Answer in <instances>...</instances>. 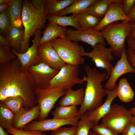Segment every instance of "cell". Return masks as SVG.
Returning <instances> with one entry per match:
<instances>
[{"label": "cell", "mask_w": 135, "mask_h": 135, "mask_svg": "<svg viewBox=\"0 0 135 135\" xmlns=\"http://www.w3.org/2000/svg\"><path fill=\"white\" fill-rule=\"evenodd\" d=\"M67 29L66 27L49 23L43 32L38 46L65 35Z\"/></svg>", "instance_id": "cell-20"}, {"label": "cell", "mask_w": 135, "mask_h": 135, "mask_svg": "<svg viewBox=\"0 0 135 135\" xmlns=\"http://www.w3.org/2000/svg\"><path fill=\"white\" fill-rule=\"evenodd\" d=\"M22 0H13L7 9L10 20L11 27H24L22 19Z\"/></svg>", "instance_id": "cell-21"}, {"label": "cell", "mask_w": 135, "mask_h": 135, "mask_svg": "<svg viewBox=\"0 0 135 135\" xmlns=\"http://www.w3.org/2000/svg\"><path fill=\"white\" fill-rule=\"evenodd\" d=\"M15 115L22 108L25 106L24 99L20 96H10L0 101Z\"/></svg>", "instance_id": "cell-31"}, {"label": "cell", "mask_w": 135, "mask_h": 135, "mask_svg": "<svg viewBox=\"0 0 135 135\" xmlns=\"http://www.w3.org/2000/svg\"><path fill=\"white\" fill-rule=\"evenodd\" d=\"M6 130L8 133L13 135H44L42 132L38 130H19L13 127Z\"/></svg>", "instance_id": "cell-36"}, {"label": "cell", "mask_w": 135, "mask_h": 135, "mask_svg": "<svg viewBox=\"0 0 135 135\" xmlns=\"http://www.w3.org/2000/svg\"><path fill=\"white\" fill-rule=\"evenodd\" d=\"M92 129L97 135H119L112 129L102 123L99 125H94Z\"/></svg>", "instance_id": "cell-35"}, {"label": "cell", "mask_w": 135, "mask_h": 135, "mask_svg": "<svg viewBox=\"0 0 135 135\" xmlns=\"http://www.w3.org/2000/svg\"><path fill=\"white\" fill-rule=\"evenodd\" d=\"M134 4L135 5V4Z\"/></svg>", "instance_id": "cell-51"}, {"label": "cell", "mask_w": 135, "mask_h": 135, "mask_svg": "<svg viewBox=\"0 0 135 135\" xmlns=\"http://www.w3.org/2000/svg\"><path fill=\"white\" fill-rule=\"evenodd\" d=\"M37 50L42 62L52 68L60 70L66 64L53 47L51 41L38 46Z\"/></svg>", "instance_id": "cell-16"}, {"label": "cell", "mask_w": 135, "mask_h": 135, "mask_svg": "<svg viewBox=\"0 0 135 135\" xmlns=\"http://www.w3.org/2000/svg\"><path fill=\"white\" fill-rule=\"evenodd\" d=\"M124 20L130 22L124 12L123 0H115L110 4L105 14L94 29L100 31L104 27L110 24Z\"/></svg>", "instance_id": "cell-13"}, {"label": "cell", "mask_w": 135, "mask_h": 135, "mask_svg": "<svg viewBox=\"0 0 135 135\" xmlns=\"http://www.w3.org/2000/svg\"><path fill=\"white\" fill-rule=\"evenodd\" d=\"M14 116L11 111L0 102V127L6 130L13 127Z\"/></svg>", "instance_id": "cell-30"}, {"label": "cell", "mask_w": 135, "mask_h": 135, "mask_svg": "<svg viewBox=\"0 0 135 135\" xmlns=\"http://www.w3.org/2000/svg\"><path fill=\"white\" fill-rule=\"evenodd\" d=\"M65 36L71 41L86 42L93 47L98 44L105 46L106 42L102 34L94 28H87L74 30L72 28L67 29Z\"/></svg>", "instance_id": "cell-11"}, {"label": "cell", "mask_w": 135, "mask_h": 135, "mask_svg": "<svg viewBox=\"0 0 135 135\" xmlns=\"http://www.w3.org/2000/svg\"><path fill=\"white\" fill-rule=\"evenodd\" d=\"M80 119L77 124L75 135H89L90 130L94 124L88 119L85 114Z\"/></svg>", "instance_id": "cell-32"}, {"label": "cell", "mask_w": 135, "mask_h": 135, "mask_svg": "<svg viewBox=\"0 0 135 135\" xmlns=\"http://www.w3.org/2000/svg\"><path fill=\"white\" fill-rule=\"evenodd\" d=\"M106 92L107 97L104 103L96 110L85 114L88 119L94 125L98 124L99 121L108 112L112 101L117 96L116 89L111 91L106 90Z\"/></svg>", "instance_id": "cell-18"}, {"label": "cell", "mask_w": 135, "mask_h": 135, "mask_svg": "<svg viewBox=\"0 0 135 135\" xmlns=\"http://www.w3.org/2000/svg\"><path fill=\"white\" fill-rule=\"evenodd\" d=\"M16 58L10 47L0 46V65L9 62Z\"/></svg>", "instance_id": "cell-34"}, {"label": "cell", "mask_w": 135, "mask_h": 135, "mask_svg": "<svg viewBox=\"0 0 135 135\" xmlns=\"http://www.w3.org/2000/svg\"><path fill=\"white\" fill-rule=\"evenodd\" d=\"M66 91L58 86L45 89L36 88L34 94L40 113L38 121L46 119L58 99L64 96Z\"/></svg>", "instance_id": "cell-8"}, {"label": "cell", "mask_w": 135, "mask_h": 135, "mask_svg": "<svg viewBox=\"0 0 135 135\" xmlns=\"http://www.w3.org/2000/svg\"><path fill=\"white\" fill-rule=\"evenodd\" d=\"M34 83L27 69L23 68L16 58L0 65V100L10 96H20L24 100V108L37 105Z\"/></svg>", "instance_id": "cell-1"}, {"label": "cell", "mask_w": 135, "mask_h": 135, "mask_svg": "<svg viewBox=\"0 0 135 135\" xmlns=\"http://www.w3.org/2000/svg\"><path fill=\"white\" fill-rule=\"evenodd\" d=\"M12 0H0V5L9 3Z\"/></svg>", "instance_id": "cell-47"}, {"label": "cell", "mask_w": 135, "mask_h": 135, "mask_svg": "<svg viewBox=\"0 0 135 135\" xmlns=\"http://www.w3.org/2000/svg\"><path fill=\"white\" fill-rule=\"evenodd\" d=\"M121 134V135H135V124L130 121Z\"/></svg>", "instance_id": "cell-38"}, {"label": "cell", "mask_w": 135, "mask_h": 135, "mask_svg": "<svg viewBox=\"0 0 135 135\" xmlns=\"http://www.w3.org/2000/svg\"><path fill=\"white\" fill-rule=\"evenodd\" d=\"M84 90L82 87L74 90L71 89L66 91L58 103L60 106L81 105L84 99Z\"/></svg>", "instance_id": "cell-19"}, {"label": "cell", "mask_w": 135, "mask_h": 135, "mask_svg": "<svg viewBox=\"0 0 135 135\" xmlns=\"http://www.w3.org/2000/svg\"><path fill=\"white\" fill-rule=\"evenodd\" d=\"M76 106H60L56 107L52 114L54 118L61 120H68L78 118L79 112Z\"/></svg>", "instance_id": "cell-25"}, {"label": "cell", "mask_w": 135, "mask_h": 135, "mask_svg": "<svg viewBox=\"0 0 135 135\" xmlns=\"http://www.w3.org/2000/svg\"><path fill=\"white\" fill-rule=\"evenodd\" d=\"M47 16L56 15L70 6L75 0H44Z\"/></svg>", "instance_id": "cell-27"}, {"label": "cell", "mask_w": 135, "mask_h": 135, "mask_svg": "<svg viewBox=\"0 0 135 135\" xmlns=\"http://www.w3.org/2000/svg\"><path fill=\"white\" fill-rule=\"evenodd\" d=\"M116 89L117 96L122 102H128L133 100L134 94L126 79L120 80Z\"/></svg>", "instance_id": "cell-26"}, {"label": "cell", "mask_w": 135, "mask_h": 135, "mask_svg": "<svg viewBox=\"0 0 135 135\" xmlns=\"http://www.w3.org/2000/svg\"><path fill=\"white\" fill-rule=\"evenodd\" d=\"M44 135H48L47 134H44Z\"/></svg>", "instance_id": "cell-50"}, {"label": "cell", "mask_w": 135, "mask_h": 135, "mask_svg": "<svg viewBox=\"0 0 135 135\" xmlns=\"http://www.w3.org/2000/svg\"><path fill=\"white\" fill-rule=\"evenodd\" d=\"M40 113V107L38 104L31 108H22L14 115L13 127L19 130L23 129L33 120L38 118Z\"/></svg>", "instance_id": "cell-17"}, {"label": "cell", "mask_w": 135, "mask_h": 135, "mask_svg": "<svg viewBox=\"0 0 135 135\" xmlns=\"http://www.w3.org/2000/svg\"><path fill=\"white\" fill-rule=\"evenodd\" d=\"M92 48L93 50L91 52L84 51L82 53V56L90 58L96 67L106 70L107 74L105 80H107L109 78L114 67L110 63L114 58L112 50L110 48H106L98 44Z\"/></svg>", "instance_id": "cell-9"}, {"label": "cell", "mask_w": 135, "mask_h": 135, "mask_svg": "<svg viewBox=\"0 0 135 135\" xmlns=\"http://www.w3.org/2000/svg\"><path fill=\"white\" fill-rule=\"evenodd\" d=\"M132 116L129 110L122 105L114 104L101 119L102 123L119 134L130 121Z\"/></svg>", "instance_id": "cell-7"}, {"label": "cell", "mask_w": 135, "mask_h": 135, "mask_svg": "<svg viewBox=\"0 0 135 135\" xmlns=\"http://www.w3.org/2000/svg\"><path fill=\"white\" fill-rule=\"evenodd\" d=\"M47 20L49 23L63 26H71L74 27L76 30L80 29L78 22L77 14H72L68 16H48Z\"/></svg>", "instance_id": "cell-23"}, {"label": "cell", "mask_w": 135, "mask_h": 135, "mask_svg": "<svg viewBox=\"0 0 135 135\" xmlns=\"http://www.w3.org/2000/svg\"><path fill=\"white\" fill-rule=\"evenodd\" d=\"M130 121L132 123L135 124V116H132V117Z\"/></svg>", "instance_id": "cell-48"}, {"label": "cell", "mask_w": 135, "mask_h": 135, "mask_svg": "<svg viewBox=\"0 0 135 135\" xmlns=\"http://www.w3.org/2000/svg\"><path fill=\"white\" fill-rule=\"evenodd\" d=\"M79 119L78 118L68 120H61L53 118L45 119L41 121H32L23 129L28 130H38L43 132L53 131L66 125L77 126Z\"/></svg>", "instance_id": "cell-15"}, {"label": "cell", "mask_w": 135, "mask_h": 135, "mask_svg": "<svg viewBox=\"0 0 135 135\" xmlns=\"http://www.w3.org/2000/svg\"><path fill=\"white\" fill-rule=\"evenodd\" d=\"M0 46L3 47H11L10 44L5 37L0 34Z\"/></svg>", "instance_id": "cell-41"}, {"label": "cell", "mask_w": 135, "mask_h": 135, "mask_svg": "<svg viewBox=\"0 0 135 135\" xmlns=\"http://www.w3.org/2000/svg\"><path fill=\"white\" fill-rule=\"evenodd\" d=\"M129 37L135 40V21L131 22Z\"/></svg>", "instance_id": "cell-42"}, {"label": "cell", "mask_w": 135, "mask_h": 135, "mask_svg": "<svg viewBox=\"0 0 135 135\" xmlns=\"http://www.w3.org/2000/svg\"><path fill=\"white\" fill-rule=\"evenodd\" d=\"M27 69L32 76L36 88L40 89L48 88L51 81L60 71L42 62Z\"/></svg>", "instance_id": "cell-10"}, {"label": "cell", "mask_w": 135, "mask_h": 135, "mask_svg": "<svg viewBox=\"0 0 135 135\" xmlns=\"http://www.w3.org/2000/svg\"><path fill=\"white\" fill-rule=\"evenodd\" d=\"M123 2L124 12L127 16L134 6L135 0H123Z\"/></svg>", "instance_id": "cell-40"}, {"label": "cell", "mask_w": 135, "mask_h": 135, "mask_svg": "<svg viewBox=\"0 0 135 135\" xmlns=\"http://www.w3.org/2000/svg\"><path fill=\"white\" fill-rule=\"evenodd\" d=\"M89 135H97V134L92 131L90 130L89 132Z\"/></svg>", "instance_id": "cell-49"}, {"label": "cell", "mask_w": 135, "mask_h": 135, "mask_svg": "<svg viewBox=\"0 0 135 135\" xmlns=\"http://www.w3.org/2000/svg\"><path fill=\"white\" fill-rule=\"evenodd\" d=\"M22 19L24 35L20 52H25L29 48L30 39L44 26L47 16L44 0H22Z\"/></svg>", "instance_id": "cell-2"}, {"label": "cell", "mask_w": 135, "mask_h": 135, "mask_svg": "<svg viewBox=\"0 0 135 135\" xmlns=\"http://www.w3.org/2000/svg\"><path fill=\"white\" fill-rule=\"evenodd\" d=\"M79 24L80 29L94 28L98 24L101 19L86 11L78 14Z\"/></svg>", "instance_id": "cell-29"}, {"label": "cell", "mask_w": 135, "mask_h": 135, "mask_svg": "<svg viewBox=\"0 0 135 135\" xmlns=\"http://www.w3.org/2000/svg\"><path fill=\"white\" fill-rule=\"evenodd\" d=\"M96 0H75L70 6L56 15L62 16L70 14H78L85 12Z\"/></svg>", "instance_id": "cell-24"}, {"label": "cell", "mask_w": 135, "mask_h": 135, "mask_svg": "<svg viewBox=\"0 0 135 135\" xmlns=\"http://www.w3.org/2000/svg\"><path fill=\"white\" fill-rule=\"evenodd\" d=\"M13 0L9 3L0 5V12H2L6 10L10 6Z\"/></svg>", "instance_id": "cell-44"}, {"label": "cell", "mask_w": 135, "mask_h": 135, "mask_svg": "<svg viewBox=\"0 0 135 135\" xmlns=\"http://www.w3.org/2000/svg\"><path fill=\"white\" fill-rule=\"evenodd\" d=\"M11 27V21L7 10L0 12V34L6 36Z\"/></svg>", "instance_id": "cell-33"}, {"label": "cell", "mask_w": 135, "mask_h": 135, "mask_svg": "<svg viewBox=\"0 0 135 135\" xmlns=\"http://www.w3.org/2000/svg\"><path fill=\"white\" fill-rule=\"evenodd\" d=\"M2 128L0 127V135H10Z\"/></svg>", "instance_id": "cell-45"}, {"label": "cell", "mask_w": 135, "mask_h": 135, "mask_svg": "<svg viewBox=\"0 0 135 135\" xmlns=\"http://www.w3.org/2000/svg\"><path fill=\"white\" fill-rule=\"evenodd\" d=\"M34 36L32 46L24 53L18 52L13 49L12 50L18 60L22 66L26 69L42 62L37 50L39 42L42 37L41 30L37 31Z\"/></svg>", "instance_id": "cell-12"}, {"label": "cell", "mask_w": 135, "mask_h": 135, "mask_svg": "<svg viewBox=\"0 0 135 135\" xmlns=\"http://www.w3.org/2000/svg\"><path fill=\"white\" fill-rule=\"evenodd\" d=\"M129 110L130 111L132 116H135V107L130 108Z\"/></svg>", "instance_id": "cell-46"}, {"label": "cell", "mask_w": 135, "mask_h": 135, "mask_svg": "<svg viewBox=\"0 0 135 135\" xmlns=\"http://www.w3.org/2000/svg\"><path fill=\"white\" fill-rule=\"evenodd\" d=\"M84 70L87 75L86 84L84 90V99L78 116L80 119L87 112L94 110L103 104V98L107 95L106 90L103 87L102 82L106 74L101 73L96 68L86 65Z\"/></svg>", "instance_id": "cell-3"}, {"label": "cell", "mask_w": 135, "mask_h": 135, "mask_svg": "<svg viewBox=\"0 0 135 135\" xmlns=\"http://www.w3.org/2000/svg\"><path fill=\"white\" fill-rule=\"evenodd\" d=\"M114 0H96L85 11L101 20L106 13L110 4Z\"/></svg>", "instance_id": "cell-28"}, {"label": "cell", "mask_w": 135, "mask_h": 135, "mask_svg": "<svg viewBox=\"0 0 135 135\" xmlns=\"http://www.w3.org/2000/svg\"><path fill=\"white\" fill-rule=\"evenodd\" d=\"M128 60L130 65L135 68V50L128 48L126 51ZM134 107H135V101Z\"/></svg>", "instance_id": "cell-39"}, {"label": "cell", "mask_w": 135, "mask_h": 135, "mask_svg": "<svg viewBox=\"0 0 135 135\" xmlns=\"http://www.w3.org/2000/svg\"><path fill=\"white\" fill-rule=\"evenodd\" d=\"M24 35V27L19 28L13 26L11 28L5 38L9 42L11 47L20 52Z\"/></svg>", "instance_id": "cell-22"}, {"label": "cell", "mask_w": 135, "mask_h": 135, "mask_svg": "<svg viewBox=\"0 0 135 135\" xmlns=\"http://www.w3.org/2000/svg\"><path fill=\"white\" fill-rule=\"evenodd\" d=\"M127 16L131 22L135 21V5L134 4Z\"/></svg>", "instance_id": "cell-43"}, {"label": "cell", "mask_w": 135, "mask_h": 135, "mask_svg": "<svg viewBox=\"0 0 135 135\" xmlns=\"http://www.w3.org/2000/svg\"><path fill=\"white\" fill-rule=\"evenodd\" d=\"M120 57L114 66L108 81L105 84V89L106 90L111 91L116 89V81L123 74L135 72V68L130 65L128 60L126 49Z\"/></svg>", "instance_id": "cell-14"}, {"label": "cell", "mask_w": 135, "mask_h": 135, "mask_svg": "<svg viewBox=\"0 0 135 135\" xmlns=\"http://www.w3.org/2000/svg\"><path fill=\"white\" fill-rule=\"evenodd\" d=\"M51 43L54 50L66 63L78 65L84 63V58L82 56L84 52V49L78 42L71 41L64 35L53 40Z\"/></svg>", "instance_id": "cell-5"}, {"label": "cell", "mask_w": 135, "mask_h": 135, "mask_svg": "<svg viewBox=\"0 0 135 135\" xmlns=\"http://www.w3.org/2000/svg\"><path fill=\"white\" fill-rule=\"evenodd\" d=\"M77 126L60 127L52 131L50 135H75Z\"/></svg>", "instance_id": "cell-37"}, {"label": "cell", "mask_w": 135, "mask_h": 135, "mask_svg": "<svg viewBox=\"0 0 135 135\" xmlns=\"http://www.w3.org/2000/svg\"><path fill=\"white\" fill-rule=\"evenodd\" d=\"M79 65L66 64L51 81L48 88L58 86L66 91L76 84H83L87 77L84 74L82 78L79 77Z\"/></svg>", "instance_id": "cell-6"}, {"label": "cell", "mask_w": 135, "mask_h": 135, "mask_svg": "<svg viewBox=\"0 0 135 135\" xmlns=\"http://www.w3.org/2000/svg\"><path fill=\"white\" fill-rule=\"evenodd\" d=\"M130 24L128 20L120 23L116 22L106 26L100 31L116 56L121 57L126 49L125 42L126 38L129 37Z\"/></svg>", "instance_id": "cell-4"}]
</instances>
